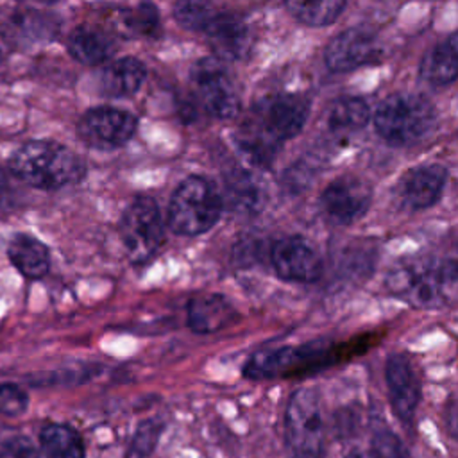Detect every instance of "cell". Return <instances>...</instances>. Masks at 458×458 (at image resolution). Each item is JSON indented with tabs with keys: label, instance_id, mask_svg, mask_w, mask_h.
Returning <instances> with one entry per match:
<instances>
[{
	"label": "cell",
	"instance_id": "5b68a950",
	"mask_svg": "<svg viewBox=\"0 0 458 458\" xmlns=\"http://www.w3.org/2000/svg\"><path fill=\"white\" fill-rule=\"evenodd\" d=\"M376 132L390 145L406 147L428 138L437 125L435 106L419 93L388 95L374 111Z\"/></svg>",
	"mask_w": 458,
	"mask_h": 458
},
{
	"label": "cell",
	"instance_id": "603a6c76",
	"mask_svg": "<svg viewBox=\"0 0 458 458\" xmlns=\"http://www.w3.org/2000/svg\"><path fill=\"white\" fill-rule=\"evenodd\" d=\"M370 116V107L363 98L338 97L329 104L326 122L333 132H351L363 129Z\"/></svg>",
	"mask_w": 458,
	"mask_h": 458
},
{
	"label": "cell",
	"instance_id": "7402d4cb",
	"mask_svg": "<svg viewBox=\"0 0 458 458\" xmlns=\"http://www.w3.org/2000/svg\"><path fill=\"white\" fill-rule=\"evenodd\" d=\"M225 200L234 213L252 215L261 209L263 188L259 181L247 170L234 168L225 179Z\"/></svg>",
	"mask_w": 458,
	"mask_h": 458
},
{
	"label": "cell",
	"instance_id": "5bb4252c",
	"mask_svg": "<svg viewBox=\"0 0 458 458\" xmlns=\"http://www.w3.org/2000/svg\"><path fill=\"white\" fill-rule=\"evenodd\" d=\"M385 381L395 417L411 424L420 401V381L411 361L404 354H392L385 363Z\"/></svg>",
	"mask_w": 458,
	"mask_h": 458
},
{
	"label": "cell",
	"instance_id": "ffe728a7",
	"mask_svg": "<svg viewBox=\"0 0 458 458\" xmlns=\"http://www.w3.org/2000/svg\"><path fill=\"white\" fill-rule=\"evenodd\" d=\"M147 70L145 64L136 57H120L104 66L98 77V86L104 95L113 98L134 95L143 81Z\"/></svg>",
	"mask_w": 458,
	"mask_h": 458
},
{
	"label": "cell",
	"instance_id": "1f68e13d",
	"mask_svg": "<svg viewBox=\"0 0 458 458\" xmlns=\"http://www.w3.org/2000/svg\"><path fill=\"white\" fill-rule=\"evenodd\" d=\"M344 458H379L372 449L365 451V449H351L345 453Z\"/></svg>",
	"mask_w": 458,
	"mask_h": 458
},
{
	"label": "cell",
	"instance_id": "83f0119b",
	"mask_svg": "<svg viewBox=\"0 0 458 458\" xmlns=\"http://www.w3.org/2000/svg\"><path fill=\"white\" fill-rule=\"evenodd\" d=\"M163 428H165V424L157 419H148L143 424H140V428L132 438V444L129 447V456L131 458H147L154 451Z\"/></svg>",
	"mask_w": 458,
	"mask_h": 458
},
{
	"label": "cell",
	"instance_id": "4fadbf2b",
	"mask_svg": "<svg viewBox=\"0 0 458 458\" xmlns=\"http://www.w3.org/2000/svg\"><path fill=\"white\" fill-rule=\"evenodd\" d=\"M381 54L376 36L367 29H347L336 34L324 52L326 66L335 72H352L374 63Z\"/></svg>",
	"mask_w": 458,
	"mask_h": 458
},
{
	"label": "cell",
	"instance_id": "4316f807",
	"mask_svg": "<svg viewBox=\"0 0 458 458\" xmlns=\"http://www.w3.org/2000/svg\"><path fill=\"white\" fill-rule=\"evenodd\" d=\"M127 27L145 38H156L159 34V11L150 2H141L136 9L129 11L125 16Z\"/></svg>",
	"mask_w": 458,
	"mask_h": 458
},
{
	"label": "cell",
	"instance_id": "ac0fdd59",
	"mask_svg": "<svg viewBox=\"0 0 458 458\" xmlns=\"http://www.w3.org/2000/svg\"><path fill=\"white\" fill-rule=\"evenodd\" d=\"M7 258L27 279H41L50 270L48 247L32 234L16 233L7 243Z\"/></svg>",
	"mask_w": 458,
	"mask_h": 458
},
{
	"label": "cell",
	"instance_id": "d6a6232c",
	"mask_svg": "<svg viewBox=\"0 0 458 458\" xmlns=\"http://www.w3.org/2000/svg\"><path fill=\"white\" fill-rule=\"evenodd\" d=\"M5 188V174H4V170H2V166H0V191Z\"/></svg>",
	"mask_w": 458,
	"mask_h": 458
},
{
	"label": "cell",
	"instance_id": "cb8c5ba5",
	"mask_svg": "<svg viewBox=\"0 0 458 458\" xmlns=\"http://www.w3.org/2000/svg\"><path fill=\"white\" fill-rule=\"evenodd\" d=\"M39 444L47 458H84L82 437L68 424L50 422L39 431Z\"/></svg>",
	"mask_w": 458,
	"mask_h": 458
},
{
	"label": "cell",
	"instance_id": "7c38bea8",
	"mask_svg": "<svg viewBox=\"0 0 458 458\" xmlns=\"http://www.w3.org/2000/svg\"><path fill=\"white\" fill-rule=\"evenodd\" d=\"M270 263L284 281L315 283L324 274V263L315 247L302 236H284L272 243Z\"/></svg>",
	"mask_w": 458,
	"mask_h": 458
},
{
	"label": "cell",
	"instance_id": "52a82bcc",
	"mask_svg": "<svg viewBox=\"0 0 458 458\" xmlns=\"http://www.w3.org/2000/svg\"><path fill=\"white\" fill-rule=\"evenodd\" d=\"M324 419L317 390H295L284 411V444L288 458H324Z\"/></svg>",
	"mask_w": 458,
	"mask_h": 458
},
{
	"label": "cell",
	"instance_id": "277c9868",
	"mask_svg": "<svg viewBox=\"0 0 458 458\" xmlns=\"http://www.w3.org/2000/svg\"><path fill=\"white\" fill-rule=\"evenodd\" d=\"M9 172L32 188L52 191L79 182L86 163L63 143L30 140L11 154Z\"/></svg>",
	"mask_w": 458,
	"mask_h": 458
},
{
	"label": "cell",
	"instance_id": "9a60e30c",
	"mask_svg": "<svg viewBox=\"0 0 458 458\" xmlns=\"http://www.w3.org/2000/svg\"><path fill=\"white\" fill-rule=\"evenodd\" d=\"M215 57L222 61L243 59L252 48V30L243 16L236 13H215L202 30Z\"/></svg>",
	"mask_w": 458,
	"mask_h": 458
},
{
	"label": "cell",
	"instance_id": "3957f363",
	"mask_svg": "<svg viewBox=\"0 0 458 458\" xmlns=\"http://www.w3.org/2000/svg\"><path fill=\"white\" fill-rule=\"evenodd\" d=\"M372 336H358L345 344L315 340L302 345H284L258 351L247 360L243 376L249 379H281L313 374L331 367L333 363L365 352V349L372 344Z\"/></svg>",
	"mask_w": 458,
	"mask_h": 458
},
{
	"label": "cell",
	"instance_id": "d4e9b609",
	"mask_svg": "<svg viewBox=\"0 0 458 458\" xmlns=\"http://www.w3.org/2000/svg\"><path fill=\"white\" fill-rule=\"evenodd\" d=\"M288 13L308 27H326L336 21L347 0H283Z\"/></svg>",
	"mask_w": 458,
	"mask_h": 458
},
{
	"label": "cell",
	"instance_id": "44dd1931",
	"mask_svg": "<svg viewBox=\"0 0 458 458\" xmlns=\"http://www.w3.org/2000/svg\"><path fill=\"white\" fill-rule=\"evenodd\" d=\"M68 54L86 64V66H97L106 63L116 50L113 38H109L106 32L88 27H77L66 43Z\"/></svg>",
	"mask_w": 458,
	"mask_h": 458
},
{
	"label": "cell",
	"instance_id": "9c48e42d",
	"mask_svg": "<svg viewBox=\"0 0 458 458\" xmlns=\"http://www.w3.org/2000/svg\"><path fill=\"white\" fill-rule=\"evenodd\" d=\"M191 82L206 113L218 120H227L238 114L240 95L222 59H200L191 68Z\"/></svg>",
	"mask_w": 458,
	"mask_h": 458
},
{
	"label": "cell",
	"instance_id": "484cf974",
	"mask_svg": "<svg viewBox=\"0 0 458 458\" xmlns=\"http://www.w3.org/2000/svg\"><path fill=\"white\" fill-rule=\"evenodd\" d=\"M216 9L213 0H175L172 14L186 30H204Z\"/></svg>",
	"mask_w": 458,
	"mask_h": 458
},
{
	"label": "cell",
	"instance_id": "6da1fadb",
	"mask_svg": "<svg viewBox=\"0 0 458 458\" xmlns=\"http://www.w3.org/2000/svg\"><path fill=\"white\" fill-rule=\"evenodd\" d=\"M310 114V102L302 95L276 93L261 98L250 120L238 132V147L256 165L267 166L281 145L295 138Z\"/></svg>",
	"mask_w": 458,
	"mask_h": 458
},
{
	"label": "cell",
	"instance_id": "e575fe53",
	"mask_svg": "<svg viewBox=\"0 0 458 458\" xmlns=\"http://www.w3.org/2000/svg\"><path fill=\"white\" fill-rule=\"evenodd\" d=\"M39 2H57V0H39Z\"/></svg>",
	"mask_w": 458,
	"mask_h": 458
},
{
	"label": "cell",
	"instance_id": "30bf717a",
	"mask_svg": "<svg viewBox=\"0 0 458 458\" xmlns=\"http://www.w3.org/2000/svg\"><path fill=\"white\" fill-rule=\"evenodd\" d=\"M136 125L138 120L132 113L111 106H98L81 116L77 134L91 148L113 150L132 138Z\"/></svg>",
	"mask_w": 458,
	"mask_h": 458
},
{
	"label": "cell",
	"instance_id": "836d02e7",
	"mask_svg": "<svg viewBox=\"0 0 458 458\" xmlns=\"http://www.w3.org/2000/svg\"><path fill=\"white\" fill-rule=\"evenodd\" d=\"M2 61H4V54H2V50H0V64H2Z\"/></svg>",
	"mask_w": 458,
	"mask_h": 458
},
{
	"label": "cell",
	"instance_id": "8fae6325",
	"mask_svg": "<svg viewBox=\"0 0 458 458\" xmlns=\"http://www.w3.org/2000/svg\"><path fill=\"white\" fill-rule=\"evenodd\" d=\"M372 188L356 175H340L333 179L320 195L324 215L335 224H352L370 208Z\"/></svg>",
	"mask_w": 458,
	"mask_h": 458
},
{
	"label": "cell",
	"instance_id": "d6986e66",
	"mask_svg": "<svg viewBox=\"0 0 458 458\" xmlns=\"http://www.w3.org/2000/svg\"><path fill=\"white\" fill-rule=\"evenodd\" d=\"M419 75L431 86H447L458 75V41L451 32L445 39L433 45L422 57Z\"/></svg>",
	"mask_w": 458,
	"mask_h": 458
},
{
	"label": "cell",
	"instance_id": "f1b7e54d",
	"mask_svg": "<svg viewBox=\"0 0 458 458\" xmlns=\"http://www.w3.org/2000/svg\"><path fill=\"white\" fill-rule=\"evenodd\" d=\"M370 449L379 458H408V453L399 437L386 428L374 431L370 438Z\"/></svg>",
	"mask_w": 458,
	"mask_h": 458
},
{
	"label": "cell",
	"instance_id": "7a4b0ae2",
	"mask_svg": "<svg viewBox=\"0 0 458 458\" xmlns=\"http://www.w3.org/2000/svg\"><path fill=\"white\" fill-rule=\"evenodd\" d=\"M456 263L451 258L417 254L397 259L386 272L390 295L420 310H438L454 299Z\"/></svg>",
	"mask_w": 458,
	"mask_h": 458
},
{
	"label": "cell",
	"instance_id": "4dcf8cb0",
	"mask_svg": "<svg viewBox=\"0 0 458 458\" xmlns=\"http://www.w3.org/2000/svg\"><path fill=\"white\" fill-rule=\"evenodd\" d=\"M0 458H39V453L27 437L14 435L2 442Z\"/></svg>",
	"mask_w": 458,
	"mask_h": 458
},
{
	"label": "cell",
	"instance_id": "2e32d148",
	"mask_svg": "<svg viewBox=\"0 0 458 458\" xmlns=\"http://www.w3.org/2000/svg\"><path fill=\"white\" fill-rule=\"evenodd\" d=\"M447 181V170L442 165H420L408 170L397 182V195L403 206L410 209H426L438 202Z\"/></svg>",
	"mask_w": 458,
	"mask_h": 458
},
{
	"label": "cell",
	"instance_id": "e0dca14e",
	"mask_svg": "<svg viewBox=\"0 0 458 458\" xmlns=\"http://www.w3.org/2000/svg\"><path fill=\"white\" fill-rule=\"evenodd\" d=\"M233 304L220 293H206L190 299L186 308V322L191 331L209 335L229 326L236 318Z\"/></svg>",
	"mask_w": 458,
	"mask_h": 458
},
{
	"label": "cell",
	"instance_id": "f546056e",
	"mask_svg": "<svg viewBox=\"0 0 458 458\" xmlns=\"http://www.w3.org/2000/svg\"><path fill=\"white\" fill-rule=\"evenodd\" d=\"M27 394L13 383H0V415L16 417L27 410Z\"/></svg>",
	"mask_w": 458,
	"mask_h": 458
},
{
	"label": "cell",
	"instance_id": "ba28073f",
	"mask_svg": "<svg viewBox=\"0 0 458 458\" xmlns=\"http://www.w3.org/2000/svg\"><path fill=\"white\" fill-rule=\"evenodd\" d=\"M118 231L132 263L143 265L150 261L165 242V229L157 202L148 195L132 199L122 213Z\"/></svg>",
	"mask_w": 458,
	"mask_h": 458
},
{
	"label": "cell",
	"instance_id": "8992f818",
	"mask_svg": "<svg viewBox=\"0 0 458 458\" xmlns=\"http://www.w3.org/2000/svg\"><path fill=\"white\" fill-rule=\"evenodd\" d=\"M224 209L215 186L200 177H186L172 193L168 204V227L179 236H199L218 222Z\"/></svg>",
	"mask_w": 458,
	"mask_h": 458
}]
</instances>
